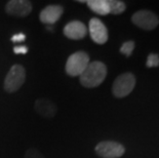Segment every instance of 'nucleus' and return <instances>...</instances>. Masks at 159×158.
Here are the masks:
<instances>
[{
	"mask_svg": "<svg viewBox=\"0 0 159 158\" xmlns=\"http://www.w3.org/2000/svg\"><path fill=\"white\" fill-rule=\"evenodd\" d=\"M107 76V67L103 62H90L84 72L79 76L80 83L87 88H93L102 84Z\"/></svg>",
	"mask_w": 159,
	"mask_h": 158,
	"instance_id": "1",
	"label": "nucleus"
},
{
	"mask_svg": "<svg viewBox=\"0 0 159 158\" xmlns=\"http://www.w3.org/2000/svg\"><path fill=\"white\" fill-rule=\"evenodd\" d=\"M89 56L85 52H76L72 53L66 63V73L69 76H80L89 64Z\"/></svg>",
	"mask_w": 159,
	"mask_h": 158,
	"instance_id": "2",
	"label": "nucleus"
},
{
	"mask_svg": "<svg viewBox=\"0 0 159 158\" xmlns=\"http://www.w3.org/2000/svg\"><path fill=\"white\" fill-rule=\"evenodd\" d=\"M26 80V70L22 65L16 64L8 71L4 79V89L9 93H16L21 88Z\"/></svg>",
	"mask_w": 159,
	"mask_h": 158,
	"instance_id": "3",
	"label": "nucleus"
},
{
	"mask_svg": "<svg viewBox=\"0 0 159 158\" xmlns=\"http://www.w3.org/2000/svg\"><path fill=\"white\" fill-rule=\"evenodd\" d=\"M136 85V77L131 73L121 74L115 79L112 93L116 97H124L133 92Z\"/></svg>",
	"mask_w": 159,
	"mask_h": 158,
	"instance_id": "4",
	"label": "nucleus"
},
{
	"mask_svg": "<svg viewBox=\"0 0 159 158\" xmlns=\"http://www.w3.org/2000/svg\"><path fill=\"white\" fill-rule=\"evenodd\" d=\"M122 144L114 141H104L96 146V153L102 158H119L124 154Z\"/></svg>",
	"mask_w": 159,
	"mask_h": 158,
	"instance_id": "5",
	"label": "nucleus"
},
{
	"mask_svg": "<svg viewBox=\"0 0 159 158\" xmlns=\"http://www.w3.org/2000/svg\"><path fill=\"white\" fill-rule=\"evenodd\" d=\"M131 21L139 28L144 30H153L159 24L158 16L153 11H139L131 16Z\"/></svg>",
	"mask_w": 159,
	"mask_h": 158,
	"instance_id": "6",
	"label": "nucleus"
},
{
	"mask_svg": "<svg viewBox=\"0 0 159 158\" xmlns=\"http://www.w3.org/2000/svg\"><path fill=\"white\" fill-rule=\"evenodd\" d=\"M32 3L28 0H11L5 5V11L8 15L18 18L29 16L32 11Z\"/></svg>",
	"mask_w": 159,
	"mask_h": 158,
	"instance_id": "7",
	"label": "nucleus"
},
{
	"mask_svg": "<svg viewBox=\"0 0 159 158\" xmlns=\"http://www.w3.org/2000/svg\"><path fill=\"white\" fill-rule=\"evenodd\" d=\"M89 34L91 39L98 44H104L108 41V30L102 21L93 18L89 21Z\"/></svg>",
	"mask_w": 159,
	"mask_h": 158,
	"instance_id": "8",
	"label": "nucleus"
},
{
	"mask_svg": "<svg viewBox=\"0 0 159 158\" xmlns=\"http://www.w3.org/2000/svg\"><path fill=\"white\" fill-rule=\"evenodd\" d=\"M63 33L67 38L73 40L83 39L87 34L86 26L80 21H71L64 27Z\"/></svg>",
	"mask_w": 159,
	"mask_h": 158,
	"instance_id": "9",
	"label": "nucleus"
},
{
	"mask_svg": "<svg viewBox=\"0 0 159 158\" xmlns=\"http://www.w3.org/2000/svg\"><path fill=\"white\" fill-rule=\"evenodd\" d=\"M64 12L63 6L61 5H48L41 11L39 19L43 24L52 25L57 23Z\"/></svg>",
	"mask_w": 159,
	"mask_h": 158,
	"instance_id": "10",
	"label": "nucleus"
},
{
	"mask_svg": "<svg viewBox=\"0 0 159 158\" xmlns=\"http://www.w3.org/2000/svg\"><path fill=\"white\" fill-rule=\"evenodd\" d=\"M34 109L37 114L45 118H52L57 114L56 104L48 99H38L34 104Z\"/></svg>",
	"mask_w": 159,
	"mask_h": 158,
	"instance_id": "11",
	"label": "nucleus"
},
{
	"mask_svg": "<svg viewBox=\"0 0 159 158\" xmlns=\"http://www.w3.org/2000/svg\"><path fill=\"white\" fill-rule=\"evenodd\" d=\"M86 4L91 11L98 15L107 16L110 13L108 0H89V1H86Z\"/></svg>",
	"mask_w": 159,
	"mask_h": 158,
	"instance_id": "12",
	"label": "nucleus"
},
{
	"mask_svg": "<svg viewBox=\"0 0 159 158\" xmlns=\"http://www.w3.org/2000/svg\"><path fill=\"white\" fill-rule=\"evenodd\" d=\"M108 4H109L110 13L112 15H120L126 8L125 3L119 0H108Z\"/></svg>",
	"mask_w": 159,
	"mask_h": 158,
	"instance_id": "13",
	"label": "nucleus"
},
{
	"mask_svg": "<svg viewBox=\"0 0 159 158\" xmlns=\"http://www.w3.org/2000/svg\"><path fill=\"white\" fill-rule=\"evenodd\" d=\"M134 49V41H126L124 42L120 47V52L123 53L124 56H129L133 53Z\"/></svg>",
	"mask_w": 159,
	"mask_h": 158,
	"instance_id": "14",
	"label": "nucleus"
},
{
	"mask_svg": "<svg viewBox=\"0 0 159 158\" xmlns=\"http://www.w3.org/2000/svg\"><path fill=\"white\" fill-rule=\"evenodd\" d=\"M146 66L148 68H153V67L159 66V56L156 53H150L147 58Z\"/></svg>",
	"mask_w": 159,
	"mask_h": 158,
	"instance_id": "15",
	"label": "nucleus"
},
{
	"mask_svg": "<svg viewBox=\"0 0 159 158\" xmlns=\"http://www.w3.org/2000/svg\"><path fill=\"white\" fill-rule=\"evenodd\" d=\"M24 158H44V156L38 150L34 149V148H30V149L26 151Z\"/></svg>",
	"mask_w": 159,
	"mask_h": 158,
	"instance_id": "16",
	"label": "nucleus"
},
{
	"mask_svg": "<svg viewBox=\"0 0 159 158\" xmlns=\"http://www.w3.org/2000/svg\"><path fill=\"white\" fill-rule=\"evenodd\" d=\"M13 52L16 55H26L28 52V47L25 45H19V46H16L13 47Z\"/></svg>",
	"mask_w": 159,
	"mask_h": 158,
	"instance_id": "17",
	"label": "nucleus"
},
{
	"mask_svg": "<svg viewBox=\"0 0 159 158\" xmlns=\"http://www.w3.org/2000/svg\"><path fill=\"white\" fill-rule=\"evenodd\" d=\"M25 39H26V36L25 34H23V33H19V34H16L11 37L12 42H23V41H25Z\"/></svg>",
	"mask_w": 159,
	"mask_h": 158,
	"instance_id": "18",
	"label": "nucleus"
}]
</instances>
